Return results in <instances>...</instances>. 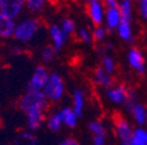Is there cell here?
Wrapping results in <instances>:
<instances>
[{
	"instance_id": "cell-13",
	"label": "cell",
	"mask_w": 147,
	"mask_h": 145,
	"mask_svg": "<svg viewBox=\"0 0 147 145\" xmlns=\"http://www.w3.org/2000/svg\"><path fill=\"white\" fill-rule=\"evenodd\" d=\"M59 113H60V116L62 118L63 126H65V128H68V129H75L78 125L80 117L76 115L75 112H74L72 107L64 106L59 110Z\"/></svg>"
},
{
	"instance_id": "cell-35",
	"label": "cell",
	"mask_w": 147,
	"mask_h": 145,
	"mask_svg": "<svg viewBox=\"0 0 147 145\" xmlns=\"http://www.w3.org/2000/svg\"><path fill=\"white\" fill-rule=\"evenodd\" d=\"M146 145H147V142H146Z\"/></svg>"
},
{
	"instance_id": "cell-12",
	"label": "cell",
	"mask_w": 147,
	"mask_h": 145,
	"mask_svg": "<svg viewBox=\"0 0 147 145\" xmlns=\"http://www.w3.org/2000/svg\"><path fill=\"white\" fill-rule=\"evenodd\" d=\"M86 104V95L84 89L82 88H75L72 92V109L76 113L78 117H82L85 110Z\"/></svg>"
},
{
	"instance_id": "cell-7",
	"label": "cell",
	"mask_w": 147,
	"mask_h": 145,
	"mask_svg": "<svg viewBox=\"0 0 147 145\" xmlns=\"http://www.w3.org/2000/svg\"><path fill=\"white\" fill-rule=\"evenodd\" d=\"M25 9V0H0V13L13 20H16Z\"/></svg>"
},
{
	"instance_id": "cell-9",
	"label": "cell",
	"mask_w": 147,
	"mask_h": 145,
	"mask_svg": "<svg viewBox=\"0 0 147 145\" xmlns=\"http://www.w3.org/2000/svg\"><path fill=\"white\" fill-rule=\"evenodd\" d=\"M113 129H115V134H116V137L118 138L119 143H123V142H126V140L130 139L132 137L133 130H134L132 124L125 117L119 116V115H117L115 117Z\"/></svg>"
},
{
	"instance_id": "cell-1",
	"label": "cell",
	"mask_w": 147,
	"mask_h": 145,
	"mask_svg": "<svg viewBox=\"0 0 147 145\" xmlns=\"http://www.w3.org/2000/svg\"><path fill=\"white\" fill-rule=\"evenodd\" d=\"M49 106V101L42 92L26 93L18 101V107L26 116L27 130L34 132L39 130L46 122V113Z\"/></svg>"
},
{
	"instance_id": "cell-18",
	"label": "cell",
	"mask_w": 147,
	"mask_h": 145,
	"mask_svg": "<svg viewBox=\"0 0 147 145\" xmlns=\"http://www.w3.org/2000/svg\"><path fill=\"white\" fill-rule=\"evenodd\" d=\"M13 145H39V143L38 138L35 137V135L32 131L25 130L16 135Z\"/></svg>"
},
{
	"instance_id": "cell-22",
	"label": "cell",
	"mask_w": 147,
	"mask_h": 145,
	"mask_svg": "<svg viewBox=\"0 0 147 145\" xmlns=\"http://www.w3.org/2000/svg\"><path fill=\"white\" fill-rule=\"evenodd\" d=\"M89 131L92 134V136H106V126L100 120L90 121L88 124Z\"/></svg>"
},
{
	"instance_id": "cell-20",
	"label": "cell",
	"mask_w": 147,
	"mask_h": 145,
	"mask_svg": "<svg viewBox=\"0 0 147 145\" xmlns=\"http://www.w3.org/2000/svg\"><path fill=\"white\" fill-rule=\"evenodd\" d=\"M118 9L121 15V21L126 22H133V5L128 0H120Z\"/></svg>"
},
{
	"instance_id": "cell-19",
	"label": "cell",
	"mask_w": 147,
	"mask_h": 145,
	"mask_svg": "<svg viewBox=\"0 0 147 145\" xmlns=\"http://www.w3.org/2000/svg\"><path fill=\"white\" fill-rule=\"evenodd\" d=\"M46 125L47 128L51 131V132H57L62 129L63 123H62V118L60 116L59 110L57 112H53L50 113L47 117H46Z\"/></svg>"
},
{
	"instance_id": "cell-32",
	"label": "cell",
	"mask_w": 147,
	"mask_h": 145,
	"mask_svg": "<svg viewBox=\"0 0 147 145\" xmlns=\"http://www.w3.org/2000/svg\"><path fill=\"white\" fill-rule=\"evenodd\" d=\"M92 145H106V136H92Z\"/></svg>"
},
{
	"instance_id": "cell-26",
	"label": "cell",
	"mask_w": 147,
	"mask_h": 145,
	"mask_svg": "<svg viewBox=\"0 0 147 145\" xmlns=\"http://www.w3.org/2000/svg\"><path fill=\"white\" fill-rule=\"evenodd\" d=\"M100 66L110 74H113L116 71V62L112 58V56L107 55V53H103L102 55V65Z\"/></svg>"
},
{
	"instance_id": "cell-2",
	"label": "cell",
	"mask_w": 147,
	"mask_h": 145,
	"mask_svg": "<svg viewBox=\"0 0 147 145\" xmlns=\"http://www.w3.org/2000/svg\"><path fill=\"white\" fill-rule=\"evenodd\" d=\"M41 30V22L39 19L33 16L24 17L15 25L13 39L18 43H29L32 42Z\"/></svg>"
},
{
	"instance_id": "cell-34",
	"label": "cell",
	"mask_w": 147,
	"mask_h": 145,
	"mask_svg": "<svg viewBox=\"0 0 147 145\" xmlns=\"http://www.w3.org/2000/svg\"><path fill=\"white\" fill-rule=\"evenodd\" d=\"M128 1H131V3H133V1H137V0H128Z\"/></svg>"
},
{
	"instance_id": "cell-15",
	"label": "cell",
	"mask_w": 147,
	"mask_h": 145,
	"mask_svg": "<svg viewBox=\"0 0 147 145\" xmlns=\"http://www.w3.org/2000/svg\"><path fill=\"white\" fill-rule=\"evenodd\" d=\"M15 25H16V20H13L11 17L4 15L3 13H0V39L7 40L13 37Z\"/></svg>"
},
{
	"instance_id": "cell-6",
	"label": "cell",
	"mask_w": 147,
	"mask_h": 145,
	"mask_svg": "<svg viewBox=\"0 0 147 145\" xmlns=\"http://www.w3.org/2000/svg\"><path fill=\"white\" fill-rule=\"evenodd\" d=\"M127 63L138 74H145L147 72V65H146V58L142 51L139 48L132 47L127 51Z\"/></svg>"
},
{
	"instance_id": "cell-29",
	"label": "cell",
	"mask_w": 147,
	"mask_h": 145,
	"mask_svg": "<svg viewBox=\"0 0 147 145\" xmlns=\"http://www.w3.org/2000/svg\"><path fill=\"white\" fill-rule=\"evenodd\" d=\"M137 102H138V100H137V94H136V92H134L133 89H130V93H128V98H127L126 102L124 103V108H125L126 113H130V114H131V112H132V109H133V107L136 106Z\"/></svg>"
},
{
	"instance_id": "cell-21",
	"label": "cell",
	"mask_w": 147,
	"mask_h": 145,
	"mask_svg": "<svg viewBox=\"0 0 147 145\" xmlns=\"http://www.w3.org/2000/svg\"><path fill=\"white\" fill-rule=\"evenodd\" d=\"M147 142V129L144 126H137L133 130L132 137L128 139L130 145H146Z\"/></svg>"
},
{
	"instance_id": "cell-3",
	"label": "cell",
	"mask_w": 147,
	"mask_h": 145,
	"mask_svg": "<svg viewBox=\"0 0 147 145\" xmlns=\"http://www.w3.org/2000/svg\"><path fill=\"white\" fill-rule=\"evenodd\" d=\"M42 93L49 102H60L65 94V84L59 72H50Z\"/></svg>"
},
{
	"instance_id": "cell-10",
	"label": "cell",
	"mask_w": 147,
	"mask_h": 145,
	"mask_svg": "<svg viewBox=\"0 0 147 145\" xmlns=\"http://www.w3.org/2000/svg\"><path fill=\"white\" fill-rule=\"evenodd\" d=\"M48 35H49V39H50V45L56 50L57 52L61 51L67 42H68V36L63 33V30L61 29L60 25L57 23H51L48 28Z\"/></svg>"
},
{
	"instance_id": "cell-25",
	"label": "cell",
	"mask_w": 147,
	"mask_h": 145,
	"mask_svg": "<svg viewBox=\"0 0 147 145\" xmlns=\"http://www.w3.org/2000/svg\"><path fill=\"white\" fill-rule=\"evenodd\" d=\"M60 27H61V29L63 30V33L68 36V37L71 36V35H74L77 31L75 21H74L72 19H70V17H64V19L61 21V23H60Z\"/></svg>"
},
{
	"instance_id": "cell-27",
	"label": "cell",
	"mask_w": 147,
	"mask_h": 145,
	"mask_svg": "<svg viewBox=\"0 0 147 145\" xmlns=\"http://www.w3.org/2000/svg\"><path fill=\"white\" fill-rule=\"evenodd\" d=\"M76 34H77V39H78V41L82 42V43L85 44V45H90L91 43L94 42L92 33H91V31H90L88 28H85V27H82V28L77 29Z\"/></svg>"
},
{
	"instance_id": "cell-28",
	"label": "cell",
	"mask_w": 147,
	"mask_h": 145,
	"mask_svg": "<svg viewBox=\"0 0 147 145\" xmlns=\"http://www.w3.org/2000/svg\"><path fill=\"white\" fill-rule=\"evenodd\" d=\"M92 39L94 41L96 42H103L105 39H106V36H107V29L102 25V26H95V28L92 29Z\"/></svg>"
},
{
	"instance_id": "cell-4",
	"label": "cell",
	"mask_w": 147,
	"mask_h": 145,
	"mask_svg": "<svg viewBox=\"0 0 147 145\" xmlns=\"http://www.w3.org/2000/svg\"><path fill=\"white\" fill-rule=\"evenodd\" d=\"M50 72L47 70V67L45 65H38L27 82V87L26 90H29V92H42L45 85L48 80Z\"/></svg>"
},
{
	"instance_id": "cell-14",
	"label": "cell",
	"mask_w": 147,
	"mask_h": 145,
	"mask_svg": "<svg viewBox=\"0 0 147 145\" xmlns=\"http://www.w3.org/2000/svg\"><path fill=\"white\" fill-rule=\"evenodd\" d=\"M120 22H121V15H120L118 7L117 8H106L103 26L107 29V31L116 30Z\"/></svg>"
},
{
	"instance_id": "cell-8",
	"label": "cell",
	"mask_w": 147,
	"mask_h": 145,
	"mask_svg": "<svg viewBox=\"0 0 147 145\" xmlns=\"http://www.w3.org/2000/svg\"><path fill=\"white\" fill-rule=\"evenodd\" d=\"M128 93H130V89L125 85L115 84L113 86L106 89L105 95H106V99L111 103L116 106H124V103L128 98Z\"/></svg>"
},
{
	"instance_id": "cell-17",
	"label": "cell",
	"mask_w": 147,
	"mask_h": 145,
	"mask_svg": "<svg viewBox=\"0 0 147 145\" xmlns=\"http://www.w3.org/2000/svg\"><path fill=\"white\" fill-rule=\"evenodd\" d=\"M131 115L133 117L134 123L138 124V126H144L147 124V108L142 103L140 102L136 103L131 112Z\"/></svg>"
},
{
	"instance_id": "cell-11",
	"label": "cell",
	"mask_w": 147,
	"mask_h": 145,
	"mask_svg": "<svg viewBox=\"0 0 147 145\" xmlns=\"http://www.w3.org/2000/svg\"><path fill=\"white\" fill-rule=\"evenodd\" d=\"M94 81L98 87L104 88L105 90L115 85L113 76L107 73L102 66H98V67L95 69V71H94Z\"/></svg>"
},
{
	"instance_id": "cell-33",
	"label": "cell",
	"mask_w": 147,
	"mask_h": 145,
	"mask_svg": "<svg viewBox=\"0 0 147 145\" xmlns=\"http://www.w3.org/2000/svg\"><path fill=\"white\" fill-rule=\"evenodd\" d=\"M120 0H103L106 8H117L119 6Z\"/></svg>"
},
{
	"instance_id": "cell-31",
	"label": "cell",
	"mask_w": 147,
	"mask_h": 145,
	"mask_svg": "<svg viewBox=\"0 0 147 145\" xmlns=\"http://www.w3.org/2000/svg\"><path fill=\"white\" fill-rule=\"evenodd\" d=\"M59 145H81V144H80V142L76 138H74V137H67L63 140H61Z\"/></svg>"
},
{
	"instance_id": "cell-30",
	"label": "cell",
	"mask_w": 147,
	"mask_h": 145,
	"mask_svg": "<svg viewBox=\"0 0 147 145\" xmlns=\"http://www.w3.org/2000/svg\"><path fill=\"white\" fill-rule=\"evenodd\" d=\"M137 8L140 17L147 21V0H137Z\"/></svg>"
},
{
	"instance_id": "cell-5",
	"label": "cell",
	"mask_w": 147,
	"mask_h": 145,
	"mask_svg": "<svg viewBox=\"0 0 147 145\" xmlns=\"http://www.w3.org/2000/svg\"><path fill=\"white\" fill-rule=\"evenodd\" d=\"M86 4V14L94 26H102L104 23V16L106 7L103 0H88Z\"/></svg>"
},
{
	"instance_id": "cell-16",
	"label": "cell",
	"mask_w": 147,
	"mask_h": 145,
	"mask_svg": "<svg viewBox=\"0 0 147 145\" xmlns=\"http://www.w3.org/2000/svg\"><path fill=\"white\" fill-rule=\"evenodd\" d=\"M117 35L120 40H123L124 42H130L132 43L134 41V34H133V28H132V23L126 22V21H121L119 23V26L116 29Z\"/></svg>"
},
{
	"instance_id": "cell-24",
	"label": "cell",
	"mask_w": 147,
	"mask_h": 145,
	"mask_svg": "<svg viewBox=\"0 0 147 145\" xmlns=\"http://www.w3.org/2000/svg\"><path fill=\"white\" fill-rule=\"evenodd\" d=\"M26 8L32 13H40L45 9L48 0H25Z\"/></svg>"
},
{
	"instance_id": "cell-23",
	"label": "cell",
	"mask_w": 147,
	"mask_h": 145,
	"mask_svg": "<svg viewBox=\"0 0 147 145\" xmlns=\"http://www.w3.org/2000/svg\"><path fill=\"white\" fill-rule=\"evenodd\" d=\"M56 55H57V51L55 50L51 45H47V47L42 48V50L40 52V58H41L43 64H50L55 61Z\"/></svg>"
}]
</instances>
